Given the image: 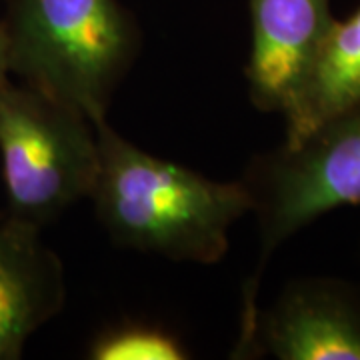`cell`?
<instances>
[{"mask_svg": "<svg viewBox=\"0 0 360 360\" xmlns=\"http://www.w3.org/2000/svg\"><path fill=\"white\" fill-rule=\"evenodd\" d=\"M11 75L96 124L141 51L118 0H4Z\"/></svg>", "mask_w": 360, "mask_h": 360, "instance_id": "2", "label": "cell"}, {"mask_svg": "<svg viewBox=\"0 0 360 360\" xmlns=\"http://www.w3.org/2000/svg\"><path fill=\"white\" fill-rule=\"evenodd\" d=\"M92 360H184L188 350L167 330L129 322L118 324L96 336L89 347Z\"/></svg>", "mask_w": 360, "mask_h": 360, "instance_id": "9", "label": "cell"}, {"mask_svg": "<svg viewBox=\"0 0 360 360\" xmlns=\"http://www.w3.org/2000/svg\"><path fill=\"white\" fill-rule=\"evenodd\" d=\"M13 78L11 75V49H8V34L4 22L0 18V89Z\"/></svg>", "mask_w": 360, "mask_h": 360, "instance_id": "10", "label": "cell"}, {"mask_svg": "<svg viewBox=\"0 0 360 360\" xmlns=\"http://www.w3.org/2000/svg\"><path fill=\"white\" fill-rule=\"evenodd\" d=\"M243 182L257 214L260 250L243 290L240 336L257 319L258 284L274 250L322 214L360 205V104L255 156Z\"/></svg>", "mask_w": 360, "mask_h": 360, "instance_id": "3", "label": "cell"}, {"mask_svg": "<svg viewBox=\"0 0 360 360\" xmlns=\"http://www.w3.org/2000/svg\"><path fill=\"white\" fill-rule=\"evenodd\" d=\"M65 269L40 229L0 220V360L20 359L26 342L65 307Z\"/></svg>", "mask_w": 360, "mask_h": 360, "instance_id": "7", "label": "cell"}, {"mask_svg": "<svg viewBox=\"0 0 360 360\" xmlns=\"http://www.w3.org/2000/svg\"><path fill=\"white\" fill-rule=\"evenodd\" d=\"M232 356L360 360V286L333 276L288 283L269 309H258Z\"/></svg>", "mask_w": 360, "mask_h": 360, "instance_id": "5", "label": "cell"}, {"mask_svg": "<svg viewBox=\"0 0 360 360\" xmlns=\"http://www.w3.org/2000/svg\"><path fill=\"white\" fill-rule=\"evenodd\" d=\"M98 162L96 124L89 116L13 78L0 89L6 217L42 231L89 198Z\"/></svg>", "mask_w": 360, "mask_h": 360, "instance_id": "4", "label": "cell"}, {"mask_svg": "<svg viewBox=\"0 0 360 360\" xmlns=\"http://www.w3.org/2000/svg\"><path fill=\"white\" fill-rule=\"evenodd\" d=\"M96 136L101 162L89 198L115 245L196 264L224 258L232 226L252 212L243 179H206L150 155L106 118L96 122Z\"/></svg>", "mask_w": 360, "mask_h": 360, "instance_id": "1", "label": "cell"}, {"mask_svg": "<svg viewBox=\"0 0 360 360\" xmlns=\"http://www.w3.org/2000/svg\"><path fill=\"white\" fill-rule=\"evenodd\" d=\"M248 101L260 112L284 116L335 22L330 0H248Z\"/></svg>", "mask_w": 360, "mask_h": 360, "instance_id": "6", "label": "cell"}, {"mask_svg": "<svg viewBox=\"0 0 360 360\" xmlns=\"http://www.w3.org/2000/svg\"><path fill=\"white\" fill-rule=\"evenodd\" d=\"M360 104V8L328 28L284 118L290 142Z\"/></svg>", "mask_w": 360, "mask_h": 360, "instance_id": "8", "label": "cell"}]
</instances>
